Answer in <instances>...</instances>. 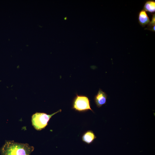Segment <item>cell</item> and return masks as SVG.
<instances>
[{
  "label": "cell",
  "instance_id": "1",
  "mask_svg": "<svg viewBox=\"0 0 155 155\" xmlns=\"http://www.w3.org/2000/svg\"><path fill=\"white\" fill-rule=\"evenodd\" d=\"M34 147L27 143H21L13 141H6L0 149L1 155H30Z\"/></svg>",
  "mask_w": 155,
  "mask_h": 155
},
{
  "label": "cell",
  "instance_id": "7",
  "mask_svg": "<svg viewBox=\"0 0 155 155\" xmlns=\"http://www.w3.org/2000/svg\"><path fill=\"white\" fill-rule=\"evenodd\" d=\"M145 11L150 13H153L155 11V1H147L145 3L143 7Z\"/></svg>",
  "mask_w": 155,
  "mask_h": 155
},
{
  "label": "cell",
  "instance_id": "9",
  "mask_svg": "<svg viewBox=\"0 0 155 155\" xmlns=\"http://www.w3.org/2000/svg\"><path fill=\"white\" fill-rule=\"evenodd\" d=\"M64 19L65 20H66V19H67V17H65Z\"/></svg>",
  "mask_w": 155,
  "mask_h": 155
},
{
  "label": "cell",
  "instance_id": "3",
  "mask_svg": "<svg viewBox=\"0 0 155 155\" xmlns=\"http://www.w3.org/2000/svg\"><path fill=\"white\" fill-rule=\"evenodd\" d=\"M72 108L80 112L89 110L93 112L91 108L90 101L88 97L83 95L76 94L73 100Z\"/></svg>",
  "mask_w": 155,
  "mask_h": 155
},
{
  "label": "cell",
  "instance_id": "2",
  "mask_svg": "<svg viewBox=\"0 0 155 155\" xmlns=\"http://www.w3.org/2000/svg\"><path fill=\"white\" fill-rule=\"evenodd\" d=\"M61 111V110L60 109L51 115L37 112L33 114L32 117V125L36 130H40L46 126L50 119L53 115Z\"/></svg>",
  "mask_w": 155,
  "mask_h": 155
},
{
  "label": "cell",
  "instance_id": "4",
  "mask_svg": "<svg viewBox=\"0 0 155 155\" xmlns=\"http://www.w3.org/2000/svg\"><path fill=\"white\" fill-rule=\"evenodd\" d=\"M107 95L106 93L100 89L94 97L95 102L98 108H100L106 104Z\"/></svg>",
  "mask_w": 155,
  "mask_h": 155
},
{
  "label": "cell",
  "instance_id": "8",
  "mask_svg": "<svg viewBox=\"0 0 155 155\" xmlns=\"http://www.w3.org/2000/svg\"><path fill=\"white\" fill-rule=\"evenodd\" d=\"M155 14L152 16V21L149 24L148 26V28L147 29H149L151 31H155Z\"/></svg>",
  "mask_w": 155,
  "mask_h": 155
},
{
  "label": "cell",
  "instance_id": "6",
  "mask_svg": "<svg viewBox=\"0 0 155 155\" xmlns=\"http://www.w3.org/2000/svg\"><path fill=\"white\" fill-rule=\"evenodd\" d=\"M96 138L93 131L88 130L86 132L82 137V141L88 144L92 143Z\"/></svg>",
  "mask_w": 155,
  "mask_h": 155
},
{
  "label": "cell",
  "instance_id": "5",
  "mask_svg": "<svg viewBox=\"0 0 155 155\" xmlns=\"http://www.w3.org/2000/svg\"><path fill=\"white\" fill-rule=\"evenodd\" d=\"M139 22L142 27L149 24L150 21L146 11L143 10L140 11L138 16Z\"/></svg>",
  "mask_w": 155,
  "mask_h": 155
}]
</instances>
